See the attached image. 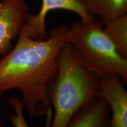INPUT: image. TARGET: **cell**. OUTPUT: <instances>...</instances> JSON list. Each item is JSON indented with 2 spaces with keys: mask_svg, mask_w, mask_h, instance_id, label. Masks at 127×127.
<instances>
[{
  "mask_svg": "<svg viewBox=\"0 0 127 127\" xmlns=\"http://www.w3.org/2000/svg\"><path fill=\"white\" fill-rule=\"evenodd\" d=\"M68 31L66 25H61L51 30L47 38L36 40L22 30L16 45L0 60V96L18 89L28 115L48 114L51 105L48 90L58 73L59 54Z\"/></svg>",
  "mask_w": 127,
  "mask_h": 127,
  "instance_id": "cell-1",
  "label": "cell"
},
{
  "mask_svg": "<svg viewBox=\"0 0 127 127\" xmlns=\"http://www.w3.org/2000/svg\"><path fill=\"white\" fill-rule=\"evenodd\" d=\"M58 61V73L48 90L54 109L50 127H66L81 107L99 96L100 78L84 66L70 43L62 47Z\"/></svg>",
  "mask_w": 127,
  "mask_h": 127,
  "instance_id": "cell-2",
  "label": "cell"
},
{
  "mask_svg": "<svg viewBox=\"0 0 127 127\" xmlns=\"http://www.w3.org/2000/svg\"><path fill=\"white\" fill-rule=\"evenodd\" d=\"M66 42L74 47L79 60L99 78L116 75L127 82V60L118 54L104 31V24L94 17L78 20L68 27Z\"/></svg>",
  "mask_w": 127,
  "mask_h": 127,
  "instance_id": "cell-3",
  "label": "cell"
},
{
  "mask_svg": "<svg viewBox=\"0 0 127 127\" xmlns=\"http://www.w3.org/2000/svg\"><path fill=\"white\" fill-rule=\"evenodd\" d=\"M27 0L0 1V55H7L14 47L28 15Z\"/></svg>",
  "mask_w": 127,
  "mask_h": 127,
  "instance_id": "cell-4",
  "label": "cell"
},
{
  "mask_svg": "<svg viewBox=\"0 0 127 127\" xmlns=\"http://www.w3.org/2000/svg\"><path fill=\"white\" fill-rule=\"evenodd\" d=\"M57 9L69 11L74 12L82 20H88L94 17L85 11L78 0H42L40 11L37 15L30 14L23 28L31 38L42 40L47 38L45 20L49 12Z\"/></svg>",
  "mask_w": 127,
  "mask_h": 127,
  "instance_id": "cell-5",
  "label": "cell"
},
{
  "mask_svg": "<svg viewBox=\"0 0 127 127\" xmlns=\"http://www.w3.org/2000/svg\"><path fill=\"white\" fill-rule=\"evenodd\" d=\"M98 95L108 104L110 127H127V91L121 78L112 75L101 78Z\"/></svg>",
  "mask_w": 127,
  "mask_h": 127,
  "instance_id": "cell-6",
  "label": "cell"
},
{
  "mask_svg": "<svg viewBox=\"0 0 127 127\" xmlns=\"http://www.w3.org/2000/svg\"><path fill=\"white\" fill-rule=\"evenodd\" d=\"M110 119L108 104L98 96L81 107L66 127H110Z\"/></svg>",
  "mask_w": 127,
  "mask_h": 127,
  "instance_id": "cell-7",
  "label": "cell"
},
{
  "mask_svg": "<svg viewBox=\"0 0 127 127\" xmlns=\"http://www.w3.org/2000/svg\"><path fill=\"white\" fill-rule=\"evenodd\" d=\"M87 14L98 17L103 24L127 14V0H78Z\"/></svg>",
  "mask_w": 127,
  "mask_h": 127,
  "instance_id": "cell-8",
  "label": "cell"
},
{
  "mask_svg": "<svg viewBox=\"0 0 127 127\" xmlns=\"http://www.w3.org/2000/svg\"><path fill=\"white\" fill-rule=\"evenodd\" d=\"M104 31L121 57L127 60V14L104 25Z\"/></svg>",
  "mask_w": 127,
  "mask_h": 127,
  "instance_id": "cell-9",
  "label": "cell"
},
{
  "mask_svg": "<svg viewBox=\"0 0 127 127\" xmlns=\"http://www.w3.org/2000/svg\"><path fill=\"white\" fill-rule=\"evenodd\" d=\"M8 102L14 110V114L10 115V121L14 127H30L25 121L24 115V104L22 100L17 97H9ZM50 120L46 127H50Z\"/></svg>",
  "mask_w": 127,
  "mask_h": 127,
  "instance_id": "cell-10",
  "label": "cell"
},
{
  "mask_svg": "<svg viewBox=\"0 0 127 127\" xmlns=\"http://www.w3.org/2000/svg\"><path fill=\"white\" fill-rule=\"evenodd\" d=\"M0 127H3L2 125H1V124H0Z\"/></svg>",
  "mask_w": 127,
  "mask_h": 127,
  "instance_id": "cell-11",
  "label": "cell"
}]
</instances>
